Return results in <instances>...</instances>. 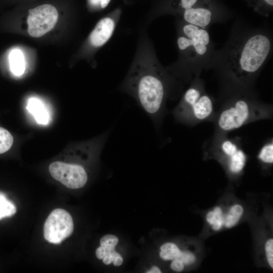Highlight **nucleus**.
<instances>
[{"mask_svg": "<svg viewBox=\"0 0 273 273\" xmlns=\"http://www.w3.org/2000/svg\"><path fill=\"white\" fill-rule=\"evenodd\" d=\"M26 109L34 116L38 123L47 124L48 123L49 113L39 100L34 98L29 99Z\"/></svg>", "mask_w": 273, "mask_h": 273, "instance_id": "f8f14e48", "label": "nucleus"}, {"mask_svg": "<svg viewBox=\"0 0 273 273\" xmlns=\"http://www.w3.org/2000/svg\"><path fill=\"white\" fill-rule=\"evenodd\" d=\"M111 0H87L89 6L95 10H101L105 8Z\"/></svg>", "mask_w": 273, "mask_h": 273, "instance_id": "393cba45", "label": "nucleus"}, {"mask_svg": "<svg viewBox=\"0 0 273 273\" xmlns=\"http://www.w3.org/2000/svg\"><path fill=\"white\" fill-rule=\"evenodd\" d=\"M16 212L15 205L7 199L4 194L0 192V220L6 217L11 216Z\"/></svg>", "mask_w": 273, "mask_h": 273, "instance_id": "a211bd4d", "label": "nucleus"}, {"mask_svg": "<svg viewBox=\"0 0 273 273\" xmlns=\"http://www.w3.org/2000/svg\"><path fill=\"white\" fill-rule=\"evenodd\" d=\"M250 101L244 97L235 99L220 113L218 119L219 128L223 131L239 128L260 116V111Z\"/></svg>", "mask_w": 273, "mask_h": 273, "instance_id": "39448f33", "label": "nucleus"}, {"mask_svg": "<svg viewBox=\"0 0 273 273\" xmlns=\"http://www.w3.org/2000/svg\"><path fill=\"white\" fill-rule=\"evenodd\" d=\"M224 213L221 207L216 206L208 211L206 215L207 222L215 231L220 230L224 226Z\"/></svg>", "mask_w": 273, "mask_h": 273, "instance_id": "4468645a", "label": "nucleus"}, {"mask_svg": "<svg viewBox=\"0 0 273 273\" xmlns=\"http://www.w3.org/2000/svg\"><path fill=\"white\" fill-rule=\"evenodd\" d=\"M258 158L264 163L272 164L273 162L272 142L264 145L261 149Z\"/></svg>", "mask_w": 273, "mask_h": 273, "instance_id": "412c9836", "label": "nucleus"}, {"mask_svg": "<svg viewBox=\"0 0 273 273\" xmlns=\"http://www.w3.org/2000/svg\"><path fill=\"white\" fill-rule=\"evenodd\" d=\"M181 251L175 244L167 242L161 246L159 255L164 260H172L178 258Z\"/></svg>", "mask_w": 273, "mask_h": 273, "instance_id": "f3484780", "label": "nucleus"}, {"mask_svg": "<svg viewBox=\"0 0 273 273\" xmlns=\"http://www.w3.org/2000/svg\"><path fill=\"white\" fill-rule=\"evenodd\" d=\"M177 61L167 68L178 76H198L208 69L215 51L208 29L179 19L176 22Z\"/></svg>", "mask_w": 273, "mask_h": 273, "instance_id": "7ed1b4c3", "label": "nucleus"}, {"mask_svg": "<svg viewBox=\"0 0 273 273\" xmlns=\"http://www.w3.org/2000/svg\"><path fill=\"white\" fill-rule=\"evenodd\" d=\"M244 208L238 203L230 206L226 213H224V226L230 229L235 226L243 216Z\"/></svg>", "mask_w": 273, "mask_h": 273, "instance_id": "ddd939ff", "label": "nucleus"}, {"mask_svg": "<svg viewBox=\"0 0 273 273\" xmlns=\"http://www.w3.org/2000/svg\"><path fill=\"white\" fill-rule=\"evenodd\" d=\"M202 85L195 81L185 92L174 110L176 118L180 120L193 117L199 120L208 117L213 111V103Z\"/></svg>", "mask_w": 273, "mask_h": 273, "instance_id": "20e7f679", "label": "nucleus"}, {"mask_svg": "<svg viewBox=\"0 0 273 273\" xmlns=\"http://www.w3.org/2000/svg\"><path fill=\"white\" fill-rule=\"evenodd\" d=\"M185 267V264L179 258L173 259L170 264L171 268L176 272L182 271L184 269Z\"/></svg>", "mask_w": 273, "mask_h": 273, "instance_id": "a878e982", "label": "nucleus"}, {"mask_svg": "<svg viewBox=\"0 0 273 273\" xmlns=\"http://www.w3.org/2000/svg\"><path fill=\"white\" fill-rule=\"evenodd\" d=\"M107 254L106 249L100 246L99 247L96 251V257L99 259H102Z\"/></svg>", "mask_w": 273, "mask_h": 273, "instance_id": "bb28decb", "label": "nucleus"}, {"mask_svg": "<svg viewBox=\"0 0 273 273\" xmlns=\"http://www.w3.org/2000/svg\"><path fill=\"white\" fill-rule=\"evenodd\" d=\"M170 74L160 63L148 39H141L132 63L120 85L158 125L163 113Z\"/></svg>", "mask_w": 273, "mask_h": 273, "instance_id": "f03ea898", "label": "nucleus"}, {"mask_svg": "<svg viewBox=\"0 0 273 273\" xmlns=\"http://www.w3.org/2000/svg\"><path fill=\"white\" fill-rule=\"evenodd\" d=\"M74 224L71 215L65 210H53L45 221L43 236L51 243L60 244L73 233Z\"/></svg>", "mask_w": 273, "mask_h": 273, "instance_id": "423d86ee", "label": "nucleus"}, {"mask_svg": "<svg viewBox=\"0 0 273 273\" xmlns=\"http://www.w3.org/2000/svg\"><path fill=\"white\" fill-rule=\"evenodd\" d=\"M247 5L258 15L268 17L272 12L273 0H245Z\"/></svg>", "mask_w": 273, "mask_h": 273, "instance_id": "dca6fc26", "label": "nucleus"}, {"mask_svg": "<svg viewBox=\"0 0 273 273\" xmlns=\"http://www.w3.org/2000/svg\"><path fill=\"white\" fill-rule=\"evenodd\" d=\"M117 23V16H108L101 19L88 36L90 46L96 49L103 46L112 36Z\"/></svg>", "mask_w": 273, "mask_h": 273, "instance_id": "9d476101", "label": "nucleus"}, {"mask_svg": "<svg viewBox=\"0 0 273 273\" xmlns=\"http://www.w3.org/2000/svg\"><path fill=\"white\" fill-rule=\"evenodd\" d=\"M266 258L269 266L273 268V239H268L264 246Z\"/></svg>", "mask_w": 273, "mask_h": 273, "instance_id": "5701e85b", "label": "nucleus"}, {"mask_svg": "<svg viewBox=\"0 0 273 273\" xmlns=\"http://www.w3.org/2000/svg\"><path fill=\"white\" fill-rule=\"evenodd\" d=\"M185 265L188 266L193 264L196 260L195 255L190 251H181L178 258Z\"/></svg>", "mask_w": 273, "mask_h": 273, "instance_id": "b1692460", "label": "nucleus"}, {"mask_svg": "<svg viewBox=\"0 0 273 273\" xmlns=\"http://www.w3.org/2000/svg\"><path fill=\"white\" fill-rule=\"evenodd\" d=\"M223 154L228 158V167L233 173L241 172L246 163V156L244 152L230 140L223 141L220 145Z\"/></svg>", "mask_w": 273, "mask_h": 273, "instance_id": "9b49d317", "label": "nucleus"}, {"mask_svg": "<svg viewBox=\"0 0 273 273\" xmlns=\"http://www.w3.org/2000/svg\"><path fill=\"white\" fill-rule=\"evenodd\" d=\"M100 242L101 246L104 247L108 253L115 250L118 238L114 235L108 234L102 237Z\"/></svg>", "mask_w": 273, "mask_h": 273, "instance_id": "aec40b11", "label": "nucleus"}, {"mask_svg": "<svg viewBox=\"0 0 273 273\" xmlns=\"http://www.w3.org/2000/svg\"><path fill=\"white\" fill-rule=\"evenodd\" d=\"M272 50L270 31L238 21L220 49L215 50L209 69L214 68L234 85L246 87L267 62Z\"/></svg>", "mask_w": 273, "mask_h": 273, "instance_id": "f257e3e1", "label": "nucleus"}, {"mask_svg": "<svg viewBox=\"0 0 273 273\" xmlns=\"http://www.w3.org/2000/svg\"><path fill=\"white\" fill-rule=\"evenodd\" d=\"M218 0H169L164 11L176 16L177 19L189 22L198 8Z\"/></svg>", "mask_w": 273, "mask_h": 273, "instance_id": "1a4fd4ad", "label": "nucleus"}, {"mask_svg": "<svg viewBox=\"0 0 273 273\" xmlns=\"http://www.w3.org/2000/svg\"><path fill=\"white\" fill-rule=\"evenodd\" d=\"M49 170L54 179L69 189L82 188L87 181V172L79 164L56 161L50 165Z\"/></svg>", "mask_w": 273, "mask_h": 273, "instance_id": "6e6552de", "label": "nucleus"}, {"mask_svg": "<svg viewBox=\"0 0 273 273\" xmlns=\"http://www.w3.org/2000/svg\"><path fill=\"white\" fill-rule=\"evenodd\" d=\"M102 260L103 263L106 265L110 264L113 262L116 266L121 265L123 261L121 255L115 250L107 253Z\"/></svg>", "mask_w": 273, "mask_h": 273, "instance_id": "4be33fe9", "label": "nucleus"}, {"mask_svg": "<svg viewBox=\"0 0 273 273\" xmlns=\"http://www.w3.org/2000/svg\"><path fill=\"white\" fill-rule=\"evenodd\" d=\"M14 139L6 129L0 127V154L9 151L12 146Z\"/></svg>", "mask_w": 273, "mask_h": 273, "instance_id": "6ab92c4d", "label": "nucleus"}, {"mask_svg": "<svg viewBox=\"0 0 273 273\" xmlns=\"http://www.w3.org/2000/svg\"><path fill=\"white\" fill-rule=\"evenodd\" d=\"M10 69L17 76L22 75L25 70V62L23 55L19 50H14L9 55Z\"/></svg>", "mask_w": 273, "mask_h": 273, "instance_id": "2eb2a0df", "label": "nucleus"}, {"mask_svg": "<svg viewBox=\"0 0 273 273\" xmlns=\"http://www.w3.org/2000/svg\"><path fill=\"white\" fill-rule=\"evenodd\" d=\"M27 17L28 32L33 37H39L51 31L58 19L56 8L51 4H43L29 9Z\"/></svg>", "mask_w": 273, "mask_h": 273, "instance_id": "0eeeda50", "label": "nucleus"}, {"mask_svg": "<svg viewBox=\"0 0 273 273\" xmlns=\"http://www.w3.org/2000/svg\"><path fill=\"white\" fill-rule=\"evenodd\" d=\"M147 273H160L161 271L160 269L156 266H153L150 270L147 271Z\"/></svg>", "mask_w": 273, "mask_h": 273, "instance_id": "cd10ccee", "label": "nucleus"}]
</instances>
